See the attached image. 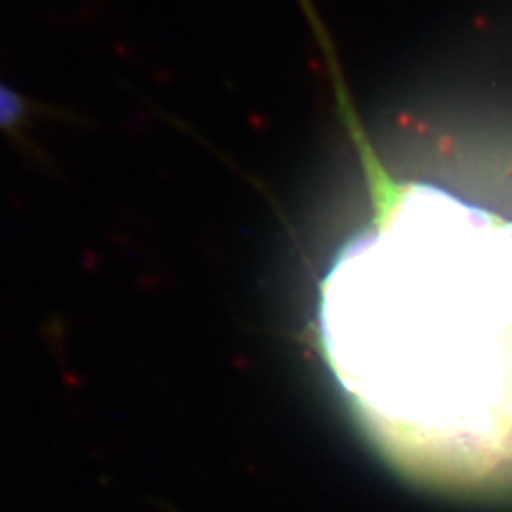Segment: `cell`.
Segmentation results:
<instances>
[{
	"label": "cell",
	"instance_id": "1",
	"mask_svg": "<svg viewBox=\"0 0 512 512\" xmlns=\"http://www.w3.org/2000/svg\"><path fill=\"white\" fill-rule=\"evenodd\" d=\"M374 214L320 286L331 372L397 463L453 485L512 478V218L382 163L333 84Z\"/></svg>",
	"mask_w": 512,
	"mask_h": 512
},
{
	"label": "cell",
	"instance_id": "2",
	"mask_svg": "<svg viewBox=\"0 0 512 512\" xmlns=\"http://www.w3.org/2000/svg\"><path fill=\"white\" fill-rule=\"evenodd\" d=\"M32 122V105L0 82V131L24 139L26 128Z\"/></svg>",
	"mask_w": 512,
	"mask_h": 512
}]
</instances>
